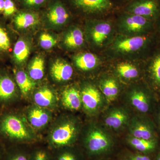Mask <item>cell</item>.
I'll use <instances>...</instances> for the list:
<instances>
[{"instance_id":"22","label":"cell","mask_w":160,"mask_h":160,"mask_svg":"<svg viewBox=\"0 0 160 160\" xmlns=\"http://www.w3.org/2000/svg\"><path fill=\"white\" fill-rule=\"evenodd\" d=\"M45 62L40 56L34 58L30 63L29 66V75L34 81L42 79L44 75Z\"/></svg>"},{"instance_id":"25","label":"cell","mask_w":160,"mask_h":160,"mask_svg":"<svg viewBox=\"0 0 160 160\" xmlns=\"http://www.w3.org/2000/svg\"><path fill=\"white\" fill-rule=\"evenodd\" d=\"M30 152L17 146L6 149L4 160H30Z\"/></svg>"},{"instance_id":"2","label":"cell","mask_w":160,"mask_h":160,"mask_svg":"<svg viewBox=\"0 0 160 160\" xmlns=\"http://www.w3.org/2000/svg\"><path fill=\"white\" fill-rule=\"evenodd\" d=\"M157 40L155 31L149 34L121 37L116 39L113 45L115 51L120 53H131L140 51H148Z\"/></svg>"},{"instance_id":"36","label":"cell","mask_w":160,"mask_h":160,"mask_svg":"<svg viewBox=\"0 0 160 160\" xmlns=\"http://www.w3.org/2000/svg\"><path fill=\"white\" fill-rule=\"evenodd\" d=\"M129 160H151L148 157L142 155H137L129 158Z\"/></svg>"},{"instance_id":"23","label":"cell","mask_w":160,"mask_h":160,"mask_svg":"<svg viewBox=\"0 0 160 160\" xmlns=\"http://www.w3.org/2000/svg\"><path fill=\"white\" fill-rule=\"evenodd\" d=\"M100 88L109 102L114 100L118 93L119 89L117 83L112 79L103 80L100 84Z\"/></svg>"},{"instance_id":"39","label":"cell","mask_w":160,"mask_h":160,"mask_svg":"<svg viewBox=\"0 0 160 160\" xmlns=\"http://www.w3.org/2000/svg\"><path fill=\"white\" fill-rule=\"evenodd\" d=\"M5 0H0V14L3 13L4 11Z\"/></svg>"},{"instance_id":"30","label":"cell","mask_w":160,"mask_h":160,"mask_svg":"<svg viewBox=\"0 0 160 160\" xmlns=\"http://www.w3.org/2000/svg\"><path fill=\"white\" fill-rule=\"evenodd\" d=\"M52 160H79L77 155L68 147L53 150Z\"/></svg>"},{"instance_id":"26","label":"cell","mask_w":160,"mask_h":160,"mask_svg":"<svg viewBox=\"0 0 160 160\" xmlns=\"http://www.w3.org/2000/svg\"><path fill=\"white\" fill-rule=\"evenodd\" d=\"M127 119V116L123 112L113 111L106 118L105 123L106 126L113 129H118L122 126Z\"/></svg>"},{"instance_id":"12","label":"cell","mask_w":160,"mask_h":160,"mask_svg":"<svg viewBox=\"0 0 160 160\" xmlns=\"http://www.w3.org/2000/svg\"><path fill=\"white\" fill-rule=\"evenodd\" d=\"M81 93L84 109L89 112L97 109L101 102V95L95 87L92 86H85Z\"/></svg>"},{"instance_id":"35","label":"cell","mask_w":160,"mask_h":160,"mask_svg":"<svg viewBox=\"0 0 160 160\" xmlns=\"http://www.w3.org/2000/svg\"><path fill=\"white\" fill-rule=\"evenodd\" d=\"M18 11L15 0H5V5L3 12L4 17L7 18L13 17Z\"/></svg>"},{"instance_id":"3","label":"cell","mask_w":160,"mask_h":160,"mask_svg":"<svg viewBox=\"0 0 160 160\" xmlns=\"http://www.w3.org/2000/svg\"><path fill=\"white\" fill-rule=\"evenodd\" d=\"M77 133L75 124L70 121L58 122L53 127L48 139V148L51 151L69 147Z\"/></svg>"},{"instance_id":"19","label":"cell","mask_w":160,"mask_h":160,"mask_svg":"<svg viewBox=\"0 0 160 160\" xmlns=\"http://www.w3.org/2000/svg\"><path fill=\"white\" fill-rule=\"evenodd\" d=\"M84 41L83 32L78 27L69 29L64 38V45L69 49H76L81 47Z\"/></svg>"},{"instance_id":"18","label":"cell","mask_w":160,"mask_h":160,"mask_svg":"<svg viewBox=\"0 0 160 160\" xmlns=\"http://www.w3.org/2000/svg\"><path fill=\"white\" fill-rule=\"evenodd\" d=\"M15 80L18 87L23 96L26 97L30 94L36 86V83L26 72L22 70L15 72Z\"/></svg>"},{"instance_id":"40","label":"cell","mask_w":160,"mask_h":160,"mask_svg":"<svg viewBox=\"0 0 160 160\" xmlns=\"http://www.w3.org/2000/svg\"><path fill=\"white\" fill-rule=\"evenodd\" d=\"M157 160H160V152L158 156L157 159Z\"/></svg>"},{"instance_id":"29","label":"cell","mask_w":160,"mask_h":160,"mask_svg":"<svg viewBox=\"0 0 160 160\" xmlns=\"http://www.w3.org/2000/svg\"><path fill=\"white\" fill-rule=\"evenodd\" d=\"M133 137L145 140H152V131L149 126L142 123L136 124L132 130Z\"/></svg>"},{"instance_id":"4","label":"cell","mask_w":160,"mask_h":160,"mask_svg":"<svg viewBox=\"0 0 160 160\" xmlns=\"http://www.w3.org/2000/svg\"><path fill=\"white\" fill-rule=\"evenodd\" d=\"M120 28L126 34L141 35L155 31V22L126 12L120 18Z\"/></svg>"},{"instance_id":"6","label":"cell","mask_w":160,"mask_h":160,"mask_svg":"<svg viewBox=\"0 0 160 160\" xmlns=\"http://www.w3.org/2000/svg\"><path fill=\"white\" fill-rule=\"evenodd\" d=\"M47 6L45 12V17L52 26H63L70 18L69 10L60 0H50Z\"/></svg>"},{"instance_id":"10","label":"cell","mask_w":160,"mask_h":160,"mask_svg":"<svg viewBox=\"0 0 160 160\" xmlns=\"http://www.w3.org/2000/svg\"><path fill=\"white\" fill-rule=\"evenodd\" d=\"M27 118L29 124L35 129H42L50 122L51 113L45 108L38 106H32L28 111Z\"/></svg>"},{"instance_id":"31","label":"cell","mask_w":160,"mask_h":160,"mask_svg":"<svg viewBox=\"0 0 160 160\" xmlns=\"http://www.w3.org/2000/svg\"><path fill=\"white\" fill-rule=\"evenodd\" d=\"M30 160H52V153L45 148H36L30 152Z\"/></svg>"},{"instance_id":"7","label":"cell","mask_w":160,"mask_h":160,"mask_svg":"<svg viewBox=\"0 0 160 160\" xmlns=\"http://www.w3.org/2000/svg\"><path fill=\"white\" fill-rule=\"evenodd\" d=\"M76 9L87 14H98L109 11L112 6L110 0H68Z\"/></svg>"},{"instance_id":"32","label":"cell","mask_w":160,"mask_h":160,"mask_svg":"<svg viewBox=\"0 0 160 160\" xmlns=\"http://www.w3.org/2000/svg\"><path fill=\"white\" fill-rule=\"evenodd\" d=\"M11 40L6 29L0 25V52H6L11 47Z\"/></svg>"},{"instance_id":"37","label":"cell","mask_w":160,"mask_h":160,"mask_svg":"<svg viewBox=\"0 0 160 160\" xmlns=\"http://www.w3.org/2000/svg\"><path fill=\"white\" fill-rule=\"evenodd\" d=\"M155 32H156V34H158L160 42V16L155 21Z\"/></svg>"},{"instance_id":"11","label":"cell","mask_w":160,"mask_h":160,"mask_svg":"<svg viewBox=\"0 0 160 160\" xmlns=\"http://www.w3.org/2000/svg\"><path fill=\"white\" fill-rule=\"evenodd\" d=\"M39 21V15L32 10L18 11L13 16V24L16 28L18 29L33 27L38 24Z\"/></svg>"},{"instance_id":"33","label":"cell","mask_w":160,"mask_h":160,"mask_svg":"<svg viewBox=\"0 0 160 160\" xmlns=\"http://www.w3.org/2000/svg\"><path fill=\"white\" fill-rule=\"evenodd\" d=\"M50 0H18L21 6L26 10H32L39 9L49 2Z\"/></svg>"},{"instance_id":"8","label":"cell","mask_w":160,"mask_h":160,"mask_svg":"<svg viewBox=\"0 0 160 160\" xmlns=\"http://www.w3.org/2000/svg\"><path fill=\"white\" fill-rule=\"evenodd\" d=\"M111 146L110 140L102 132L94 129L86 138L85 146L89 153L98 154L107 151Z\"/></svg>"},{"instance_id":"9","label":"cell","mask_w":160,"mask_h":160,"mask_svg":"<svg viewBox=\"0 0 160 160\" xmlns=\"http://www.w3.org/2000/svg\"><path fill=\"white\" fill-rule=\"evenodd\" d=\"M89 30L92 42L95 46H103L109 38L112 32L110 23L105 21H96Z\"/></svg>"},{"instance_id":"13","label":"cell","mask_w":160,"mask_h":160,"mask_svg":"<svg viewBox=\"0 0 160 160\" xmlns=\"http://www.w3.org/2000/svg\"><path fill=\"white\" fill-rule=\"evenodd\" d=\"M16 95V84L13 80L6 73L0 74V102H10Z\"/></svg>"},{"instance_id":"27","label":"cell","mask_w":160,"mask_h":160,"mask_svg":"<svg viewBox=\"0 0 160 160\" xmlns=\"http://www.w3.org/2000/svg\"><path fill=\"white\" fill-rule=\"evenodd\" d=\"M117 70L121 76L128 79L137 78L139 74L137 67L128 62L120 63L117 67Z\"/></svg>"},{"instance_id":"15","label":"cell","mask_w":160,"mask_h":160,"mask_svg":"<svg viewBox=\"0 0 160 160\" xmlns=\"http://www.w3.org/2000/svg\"><path fill=\"white\" fill-rule=\"evenodd\" d=\"M62 102L63 106L70 110H77L82 104L81 93L75 88H67L63 91Z\"/></svg>"},{"instance_id":"17","label":"cell","mask_w":160,"mask_h":160,"mask_svg":"<svg viewBox=\"0 0 160 160\" xmlns=\"http://www.w3.org/2000/svg\"><path fill=\"white\" fill-rule=\"evenodd\" d=\"M75 64L79 69L83 71H89L97 66L99 59L98 57L91 52H84L74 57Z\"/></svg>"},{"instance_id":"21","label":"cell","mask_w":160,"mask_h":160,"mask_svg":"<svg viewBox=\"0 0 160 160\" xmlns=\"http://www.w3.org/2000/svg\"><path fill=\"white\" fill-rule=\"evenodd\" d=\"M153 52L149 59L148 69L152 82L160 86V48Z\"/></svg>"},{"instance_id":"41","label":"cell","mask_w":160,"mask_h":160,"mask_svg":"<svg viewBox=\"0 0 160 160\" xmlns=\"http://www.w3.org/2000/svg\"></svg>"},{"instance_id":"14","label":"cell","mask_w":160,"mask_h":160,"mask_svg":"<svg viewBox=\"0 0 160 160\" xmlns=\"http://www.w3.org/2000/svg\"><path fill=\"white\" fill-rule=\"evenodd\" d=\"M52 77L58 82L69 81L73 74L71 66L62 60L58 59L52 64L50 69Z\"/></svg>"},{"instance_id":"42","label":"cell","mask_w":160,"mask_h":160,"mask_svg":"<svg viewBox=\"0 0 160 160\" xmlns=\"http://www.w3.org/2000/svg\"></svg>"},{"instance_id":"38","label":"cell","mask_w":160,"mask_h":160,"mask_svg":"<svg viewBox=\"0 0 160 160\" xmlns=\"http://www.w3.org/2000/svg\"><path fill=\"white\" fill-rule=\"evenodd\" d=\"M6 149L0 146V160H4Z\"/></svg>"},{"instance_id":"16","label":"cell","mask_w":160,"mask_h":160,"mask_svg":"<svg viewBox=\"0 0 160 160\" xmlns=\"http://www.w3.org/2000/svg\"><path fill=\"white\" fill-rule=\"evenodd\" d=\"M33 100L37 106L44 108L53 106L56 102L54 92L47 87H42L36 92Z\"/></svg>"},{"instance_id":"5","label":"cell","mask_w":160,"mask_h":160,"mask_svg":"<svg viewBox=\"0 0 160 160\" xmlns=\"http://www.w3.org/2000/svg\"><path fill=\"white\" fill-rule=\"evenodd\" d=\"M126 11L155 22L160 16V1L132 0L126 7Z\"/></svg>"},{"instance_id":"20","label":"cell","mask_w":160,"mask_h":160,"mask_svg":"<svg viewBox=\"0 0 160 160\" xmlns=\"http://www.w3.org/2000/svg\"><path fill=\"white\" fill-rule=\"evenodd\" d=\"M30 46L25 40L20 39L15 44L12 57L15 62L22 64L26 62L30 53Z\"/></svg>"},{"instance_id":"28","label":"cell","mask_w":160,"mask_h":160,"mask_svg":"<svg viewBox=\"0 0 160 160\" xmlns=\"http://www.w3.org/2000/svg\"><path fill=\"white\" fill-rule=\"evenodd\" d=\"M129 143L137 150L143 152L152 151L155 148L156 142L152 140H145L133 138Z\"/></svg>"},{"instance_id":"24","label":"cell","mask_w":160,"mask_h":160,"mask_svg":"<svg viewBox=\"0 0 160 160\" xmlns=\"http://www.w3.org/2000/svg\"><path fill=\"white\" fill-rule=\"evenodd\" d=\"M130 100L132 105L139 111L146 112L149 110V102L144 92L141 90H135L132 93Z\"/></svg>"},{"instance_id":"34","label":"cell","mask_w":160,"mask_h":160,"mask_svg":"<svg viewBox=\"0 0 160 160\" xmlns=\"http://www.w3.org/2000/svg\"><path fill=\"white\" fill-rule=\"evenodd\" d=\"M57 41L52 35L44 33L40 37V45L42 49L49 50L55 46Z\"/></svg>"},{"instance_id":"1","label":"cell","mask_w":160,"mask_h":160,"mask_svg":"<svg viewBox=\"0 0 160 160\" xmlns=\"http://www.w3.org/2000/svg\"><path fill=\"white\" fill-rule=\"evenodd\" d=\"M0 132L12 142H30L34 139L31 129L16 115H6L1 119Z\"/></svg>"}]
</instances>
